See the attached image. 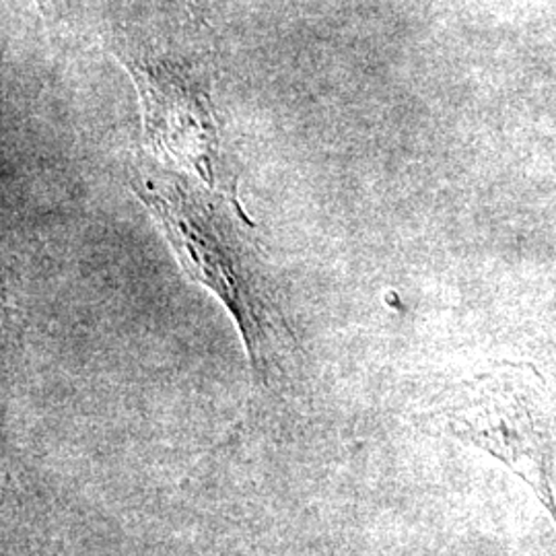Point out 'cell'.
<instances>
[{
    "label": "cell",
    "mask_w": 556,
    "mask_h": 556,
    "mask_svg": "<svg viewBox=\"0 0 556 556\" xmlns=\"http://www.w3.org/2000/svg\"><path fill=\"white\" fill-rule=\"evenodd\" d=\"M132 190L160 220L186 275L225 305L238 326L254 383L268 388L289 330L256 258L219 211L178 179L139 174Z\"/></svg>",
    "instance_id": "obj_1"
},
{
    "label": "cell",
    "mask_w": 556,
    "mask_h": 556,
    "mask_svg": "<svg viewBox=\"0 0 556 556\" xmlns=\"http://www.w3.org/2000/svg\"><path fill=\"white\" fill-rule=\"evenodd\" d=\"M132 71L155 149L217 186L219 139L206 96L169 68L137 66Z\"/></svg>",
    "instance_id": "obj_2"
}]
</instances>
